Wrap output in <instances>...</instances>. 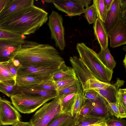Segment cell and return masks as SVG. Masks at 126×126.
Here are the masks:
<instances>
[{
    "label": "cell",
    "mask_w": 126,
    "mask_h": 126,
    "mask_svg": "<svg viewBox=\"0 0 126 126\" xmlns=\"http://www.w3.org/2000/svg\"><path fill=\"white\" fill-rule=\"evenodd\" d=\"M105 103L107 110L110 116L119 118V113L116 103H109L106 101Z\"/></svg>",
    "instance_id": "obj_39"
},
{
    "label": "cell",
    "mask_w": 126,
    "mask_h": 126,
    "mask_svg": "<svg viewBox=\"0 0 126 126\" xmlns=\"http://www.w3.org/2000/svg\"><path fill=\"white\" fill-rule=\"evenodd\" d=\"M109 117L90 115L77 119L78 123L74 126H88L98 122L107 121Z\"/></svg>",
    "instance_id": "obj_26"
},
{
    "label": "cell",
    "mask_w": 126,
    "mask_h": 126,
    "mask_svg": "<svg viewBox=\"0 0 126 126\" xmlns=\"http://www.w3.org/2000/svg\"><path fill=\"white\" fill-rule=\"evenodd\" d=\"M7 66L9 71L16 77L18 71L22 65L18 60L13 58L7 61Z\"/></svg>",
    "instance_id": "obj_34"
},
{
    "label": "cell",
    "mask_w": 126,
    "mask_h": 126,
    "mask_svg": "<svg viewBox=\"0 0 126 126\" xmlns=\"http://www.w3.org/2000/svg\"><path fill=\"white\" fill-rule=\"evenodd\" d=\"M111 84L110 83L103 82L97 79H90L86 81L82 89L83 91L101 89L108 87Z\"/></svg>",
    "instance_id": "obj_27"
},
{
    "label": "cell",
    "mask_w": 126,
    "mask_h": 126,
    "mask_svg": "<svg viewBox=\"0 0 126 126\" xmlns=\"http://www.w3.org/2000/svg\"><path fill=\"white\" fill-rule=\"evenodd\" d=\"M84 13L85 17L89 24L94 23L96 19L97 13L95 8L93 4L86 8Z\"/></svg>",
    "instance_id": "obj_33"
},
{
    "label": "cell",
    "mask_w": 126,
    "mask_h": 126,
    "mask_svg": "<svg viewBox=\"0 0 126 126\" xmlns=\"http://www.w3.org/2000/svg\"><path fill=\"white\" fill-rule=\"evenodd\" d=\"M48 19L47 24L50 31L51 38L55 41L56 46L63 50L66 46L63 18L58 12L52 11Z\"/></svg>",
    "instance_id": "obj_6"
},
{
    "label": "cell",
    "mask_w": 126,
    "mask_h": 126,
    "mask_svg": "<svg viewBox=\"0 0 126 126\" xmlns=\"http://www.w3.org/2000/svg\"><path fill=\"white\" fill-rule=\"evenodd\" d=\"M106 123L108 126H126L125 120L114 116L110 117Z\"/></svg>",
    "instance_id": "obj_38"
},
{
    "label": "cell",
    "mask_w": 126,
    "mask_h": 126,
    "mask_svg": "<svg viewBox=\"0 0 126 126\" xmlns=\"http://www.w3.org/2000/svg\"><path fill=\"white\" fill-rule=\"evenodd\" d=\"M93 28L94 35L101 49H105L108 47V37L103 22L97 18L94 23Z\"/></svg>",
    "instance_id": "obj_16"
},
{
    "label": "cell",
    "mask_w": 126,
    "mask_h": 126,
    "mask_svg": "<svg viewBox=\"0 0 126 126\" xmlns=\"http://www.w3.org/2000/svg\"><path fill=\"white\" fill-rule=\"evenodd\" d=\"M107 121L98 122L88 126H108L106 123Z\"/></svg>",
    "instance_id": "obj_46"
},
{
    "label": "cell",
    "mask_w": 126,
    "mask_h": 126,
    "mask_svg": "<svg viewBox=\"0 0 126 126\" xmlns=\"http://www.w3.org/2000/svg\"><path fill=\"white\" fill-rule=\"evenodd\" d=\"M77 119L71 115L62 113L53 119L46 126H74Z\"/></svg>",
    "instance_id": "obj_18"
},
{
    "label": "cell",
    "mask_w": 126,
    "mask_h": 126,
    "mask_svg": "<svg viewBox=\"0 0 126 126\" xmlns=\"http://www.w3.org/2000/svg\"><path fill=\"white\" fill-rule=\"evenodd\" d=\"M12 103L16 109L21 112L29 114L35 111L44 104L55 98L35 96L20 93L12 96Z\"/></svg>",
    "instance_id": "obj_4"
},
{
    "label": "cell",
    "mask_w": 126,
    "mask_h": 126,
    "mask_svg": "<svg viewBox=\"0 0 126 126\" xmlns=\"http://www.w3.org/2000/svg\"><path fill=\"white\" fill-rule=\"evenodd\" d=\"M26 36L0 28V39L11 41L18 44H22Z\"/></svg>",
    "instance_id": "obj_23"
},
{
    "label": "cell",
    "mask_w": 126,
    "mask_h": 126,
    "mask_svg": "<svg viewBox=\"0 0 126 126\" xmlns=\"http://www.w3.org/2000/svg\"><path fill=\"white\" fill-rule=\"evenodd\" d=\"M121 17V11L120 0H113L108 11L104 24L106 31L108 32Z\"/></svg>",
    "instance_id": "obj_14"
},
{
    "label": "cell",
    "mask_w": 126,
    "mask_h": 126,
    "mask_svg": "<svg viewBox=\"0 0 126 126\" xmlns=\"http://www.w3.org/2000/svg\"><path fill=\"white\" fill-rule=\"evenodd\" d=\"M54 0H46L45 1L46 2L49 3H53Z\"/></svg>",
    "instance_id": "obj_48"
},
{
    "label": "cell",
    "mask_w": 126,
    "mask_h": 126,
    "mask_svg": "<svg viewBox=\"0 0 126 126\" xmlns=\"http://www.w3.org/2000/svg\"><path fill=\"white\" fill-rule=\"evenodd\" d=\"M113 0H104L105 5L107 10L108 11L110 9Z\"/></svg>",
    "instance_id": "obj_45"
},
{
    "label": "cell",
    "mask_w": 126,
    "mask_h": 126,
    "mask_svg": "<svg viewBox=\"0 0 126 126\" xmlns=\"http://www.w3.org/2000/svg\"><path fill=\"white\" fill-rule=\"evenodd\" d=\"M36 86L45 90L56 91L57 92L56 85L54 81L51 78Z\"/></svg>",
    "instance_id": "obj_37"
},
{
    "label": "cell",
    "mask_w": 126,
    "mask_h": 126,
    "mask_svg": "<svg viewBox=\"0 0 126 126\" xmlns=\"http://www.w3.org/2000/svg\"><path fill=\"white\" fill-rule=\"evenodd\" d=\"M93 4L96 9L97 18L104 23L108 11L105 5L104 0H94Z\"/></svg>",
    "instance_id": "obj_29"
},
{
    "label": "cell",
    "mask_w": 126,
    "mask_h": 126,
    "mask_svg": "<svg viewBox=\"0 0 126 126\" xmlns=\"http://www.w3.org/2000/svg\"><path fill=\"white\" fill-rule=\"evenodd\" d=\"M14 58L25 66L60 68L65 63L53 46L25 40Z\"/></svg>",
    "instance_id": "obj_1"
},
{
    "label": "cell",
    "mask_w": 126,
    "mask_h": 126,
    "mask_svg": "<svg viewBox=\"0 0 126 126\" xmlns=\"http://www.w3.org/2000/svg\"><path fill=\"white\" fill-rule=\"evenodd\" d=\"M79 81L77 77L54 81L57 92L74 84Z\"/></svg>",
    "instance_id": "obj_32"
},
{
    "label": "cell",
    "mask_w": 126,
    "mask_h": 126,
    "mask_svg": "<svg viewBox=\"0 0 126 126\" xmlns=\"http://www.w3.org/2000/svg\"><path fill=\"white\" fill-rule=\"evenodd\" d=\"M77 94L73 93L59 97L61 107L63 113L72 116Z\"/></svg>",
    "instance_id": "obj_19"
},
{
    "label": "cell",
    "mask_w": 126,
    "mask_h": 126,
    "mask_svg": "<svg viewBox=\"0 0 126 126\" xmlns=\"http://www.w3.org/2000/svg\"><path fill=\"white\" fill-rule=\"evenodd\" d=\"M97 54L103 64L109 69L113 71L116 65V62L111 54L108 47L105 49H101Z\"/></svg>",
    "instance_id": "obj_24"
},
{
    "label": "cell",
    "mask_w": 126,
    "mask_h": 126,
    "mask_svg": "<svg viewBox=\"0 0 126 126\" xmlns=\"http://www.w3.org/2000/svg\"><path fill=\"white\" fill-rule=\"evenodd\" d=\"M86 101L83 98V91L82 89L77 94L72 112V116L73 117L77 119L79 112Z\"/></svg>",
    "instance_id": "obj_28"
},
{
    "label": "cell",
    "mask_w": 126,
    "mask_h": 126,
    "mask_svg": "<svg viewBox=\"0 0 126 126\" xmlns=\"http://www.w3.org/2000/svg\"><path fill=\"white\" fill-rule=\"evenodd\" d=\"M76 49L79 59L95 77L100 81L110 83L113 71L103 64L97 53L83 43H78Z\"/></svg>",
    "instance_id": "obj_3"
},
{
    "label": "cell",
    "mask_w": 126,
    "mask_h": 126,
    "mask_svg": "<svg viewBox=\"0 0 126 126\" xmlns=\"http://www.w3.org/2000/svg\"><path fill=\"white\" fill-rule=\"evenodd\" d=\"M42 106L30 119L32 126H46L54 118L63 113L58 96Z\"/></svg>",
    "instance_id": "obj_5"
},
{
    "label": "cell",
    "mask_w": 126,
    "mask_h": 126,
    "mask_svg": "<svg viewBox=\"0 0 126 126\" xmlns=\"http://www.w3.org/2000/svg\"><path fill=\"white\" fill-rule=\"evenodd\" d=\"M83 98L85 101L88 100L92 102L98 100L100 96L93 90H86L83 91Z\"/></svg>",
    "instance_id": "obj_36"
},
{
    "label": "cell",
    "mask_w": 126,
    "mask_h": 126,
    "mask_svg": "<svg viewBox=\"0 0 126 126\" xmlns=\"http://www.w3.org/2000/svg\"><path fill=\"white\" fill-rule=\"evenodd\" d=\"M48 13L34 4L20 10L0 22V28L24 35L34 33L47 21Z\"/></svg>",
    "instance_id": "obj_2"
},
{
    "label": "cell",
    "mask_w": 126,
    "mask_h": 126,
    "mask_svg": "<svg viewBox=\"0 0 126 126\" xmlns=\"http://www.w3.org/2000/svg\"><path fill=\"white\" fill-rule=\"evenodd\" d=\"M60 68L22 65L18 70L16 77L29 76L46 80L51 78Z\"/></svg>",
    "instance_id": "obj_9"
},
{
    "label": "cell",
    "mask_w": 126,
    "mask_h": 126,
    "mask_svg": "<svg viewBox=\"0 0 126 126\" xmlns=\"http://www.w3.org/2000/svg\"><path fill=\"white\" fill-rule=\"evenodd\" d=\"M22 45L0 39V62L7 61L14 58Z\"/></svg>",
    "instance_id": "obj_13"
},
{
    "label": "cell",
    "mask_w": 126,
    "mask_h": 126,
    "mask_svg": "<svg viewBox=\"0 0 126 126\" xmlns=\"http://www.w3.org/2000/svg\"><path fill=\"white\" fill-rule=\"evenodd\" d=\"M110 46L112 48L126 44V17H121L113 28L108 33Z\"/></svg>",
    "instance_id": "obj_10"
},
{
    "label": "cell",
    "mask_w": 126,
    "mask_h": 126,
    "mask_svg": "<svg viewBox=\"0 0 126 126\" xmlns=\"http://www.w3.org/2000/svg\"><path fill=\"white\" fill-rule=\"evenodd\" d=\"M125 81L118 78L115 82L105 88L93 90L107 102H116L119 88L123 85Z\"/></svg>",
    "instance_id": "obj_15"
},
{
    "label": "cell",
    "mask_w": 126,
    "mask_h": 126,
    "mask_svg": "<svg viewBox=\"0 0 126 126\" xmlns=\"http://www.w3.org/2000/svg\"><path fill=\"white\" fill-rule=\"evenodd\" d=\"M123 63L124 66L125 68H126V55H125V58L123 61Z\"/></svg>",
    "instance_id": "obj_47"
},
{
    "label": "cell",
    "mask_w": 126,
    "mask_h": 126,
    "mask_svg": "<svg viewBox=\"0 0 126 126\" xmlns=\"http://www.w3.org/2000/svg\"><path fill=\"white\" fill-rule=\"evenodd\" d=\"M12 126H32L30 122H24L19 121L15 124L12 125Z\"/></svg>",
    "instance_id": "obj_43"
},
{
    "label": "cell",
    "mask_w": 126,
    "mask_h": 126,
    "mask_svg": "<svg viewBox=\"0 0 126 126\" xmlns=\"http://www.w3.org/2000/svg\"><path fill=\"white\" fill-rule=\"evenodd\" d=\"M21 116L10 102L0 97V121L1 125H13L20 121Z\"/></svg>",
    "instance_id": "obj_8"
},
{
    "label": "cell",
    "mask_w": 126,
    "mask_h": 126,
    "mask_svg": "<svg viewBox=\"0 0 126 126\" xmlns=\"http://www.w3.org/2000/svg\"><path fill=\"white\" fill-rule=\"evenodd\" d=\"M33 0H10L0 13V22L24 8L33 4Z\"/></svg>",
    "instance_id": "obj_12"
},
{
    "label": "cell",
    "mask_w": 126,
    "mask_h": 126,
    "mask_svg": "<svg viewBox=\"0 0 126 126\" xmlns=\"http://www.w3.org/2000/svg\"><path fill=\"white\" fill-rule=\"evenodd\" d=\"M23 93L25 94L42 97H56L57 91L45 90L37 86L23 87L18 86L15 94Z\"/></svg>",
    "instance_id": "obj_17"
},
{
    "label": "cell",
    "mask_w": 126,
    "mask_h": 126,
    "mask_svg": "<svg viewBox=\"0 0 126 126\" xmlns=\"http://www.w3.org/2000/svg\"><path fill=\"white\" fill-rule=\"evenodd\" d=\"M69 60L82 88L89 79H97L78 57H70Z\"/></svg>",
    "instance_id": "obj_11"
},
{
    "label": "cell",
    "mask_w": 126,
    "mask_h": 126,
    "mask_svg": "<svg viewBox=\"0 0 126 126\" xmlns=\"http://www.w3.org/2000/svg\"><path fill=\"white\" fill-rule=\"evenodd\" d=\"M18 86L15 79L0 82V92L10 97L16 93Z\"/></svg>",
    "instance_id": "obj_25"
},
{
    "label": "cell",
    "mask_w": 126,
    "mask_h": 126,
    "mask_svg": "<svg viewBox=\"0 0 126 126\" xmlns=\"http://www.w3.org/2000/svg\"><path fill=\"white\" fill-rule=\"evenodd\" d=\"M10 0H0V13Z\"/></svg>",
    "instance_id": "obj_44"
},
{
    "label": "cell",
    "mask_w": 126,
    "mask_h": 126,
    "mask_svg": "<svg viewBox=\"0 0 126 126\" xmlns=\"http://www.w3.org/2000/svg\"><path fill=\"white\" fill-rule=\"evenodd\" d=\"M119 115V118H126V109H125L118 102L116 101Z\"/></svg>",
    "instance_id": "obj_41"
},
{
    "label": "cell",
    "mask_w": 126,
    "mask_h": 126,
    "mask_svg": "<svg viewBox=\"0 0 126 126\" xmlns=\"http://www.w3.org/2000/svg\"><path fill=\"white\" fill-rule=\"evenodd\" d=\"M1 125V124H0V126Z\"/></svg>",
    "instance_id": "obj_49"
},
{
    "label": "cell",
    "mask_w": 126,
    "mask_h": 126,
    "mask_svg": "<svg viewBox=\"0 0 126 126\" xmlns=\"http://www.w3.org/2000/svg\"><path fill=\"white\" fill-rule=\"evenodd\" d=\"M17 85L19 87H29L36 86L45 81L29 76H17L15 79Z\"/></svg>",
    "instance_id": "obj_22"
},
{
    "label": "cell",
    "mask_w": 126,
    "mask_h": 126,
    "mask_svg": "<svg viewBox=\"0 0 126 126\" xmlns=\"http://www.w3.org/2000/svg\"><path fill=\"white\" fill-rule=\"evenodd\" d=\"M126 109V89H119L117 93V101Z\"/></svg>",
    "instance_id": "obj_40"
},
{
    "label": "cell",
    "mask_w": 126,
    "mask_h": 126,
    "mask_svg": "<svg viewBox=\"0 0 126 126\" xmlns=\"http://www.w3.org/2000/svg\"><path fill=\"white\" fill-rule=\"evenodd\" d=\"M91 2V0H56L53 3L59 10L72 17L84 13Z\"/></svg>",
    "instance_id": "obj_7"
},
{
    "label": "cell",
    "mask_w": 126,
    "mask_h": 126,
    "mask_svg": "<svg viewBox=\"0 0 126 126\" xmlns=\"http://www.w3.org/2000/svg\"><path fill=\"white\" fill-rule=\"evenodd\" d=\"M82 89L81 84L78 81L71 86L57 92V96L60 97L64 95L77 93Z\"/></svg>",
    "instance_id": "obj_31"
},
{
    "label": "cell",
    "mask_w": 126,
    "mask_h": 126,
    "mask_svg": "<svg viewBox=\"0 0 126 126\" xmlns=\"http://www.w3.org/2000/svg\"><path fill=\"white\" fill-rule=\"evenodd\" d=\"M105 102V99L100 96L98 100L92 102V110L91 115L101 117L111 116L107 110Z\"/></svg>",
    "instance_id": "obj_20"
},
{
    "label": "cell",
    "mask_w": 126,
    "mask_h": 126,
    "mask_svg": "<svg viewBox=\"0 0 126 126\" xmlns=\"http://www.w3.org/2000/svg\"><path fill=\"white\" fill-rule=\"evenodd\" d=\"M120 4L122 16H126V0H120Z\"/></svg>",
    "instance_id": "obj_42"
},
{
    "label": "cell",
    "mask_w": 126,
    "mask_h": 126,
    "mask_svg": "<svg viewBox=\"0 0 126 126\" xmlns=\"http://www.w3.org/2000/svg\"><path fill=\"white\" fill-rule=\"evenodd\" d=\"M7 63V61L0 62V82L16 79V77L8 69Z\"/></svg>",
    "instance_id": "obj_30"
},
{
    "label": "cell",
    "mask_w": 126,
    "mask_h": 126,
    "mask_svg": "<svg viewBox=\"0 0 126 126\" xmlns=\"http://www.w3.org/2000/svg\"></svg>",
    "instance_id": "obj_50"
},
{
    "label": "cell",
    "mask_w": 126,
    "mask_h": 126,
    "mask_svg": "<svg viewBox=\"0 0 126 126\" xmlns=\"http://www.w3.org/2000/svg\"><path fill=\"white\" fill-rule=\"evenodd\" d=\"M77 77L73 68L67 66L65 63L63 64L59 70L51 77L54 81Z\"/></svg>",
    "instance_id": "obj_21"
},
{
    "label": "cell",
    "mask_w": 126,
    "mask_h": 126,
    "mask_svg": "<svg viewBox=\"0 0 126 126\" xmlns=\"http://www.w3.org/2000/svg\"><path fill=\"white\" fill-rule=\"evenodd\" d=\"M92 110V102L86 100L79 112L77 119L90 115Z\"/></svg>",
    "instance_id": "obj_35"
}]
</instances>
